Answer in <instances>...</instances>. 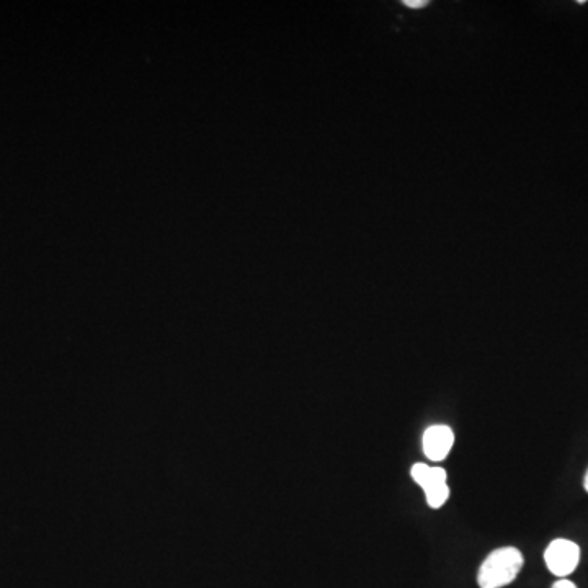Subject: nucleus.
<instances>
[{
	"mask_svg": "<svg viewBox=\"0 0 588 588\" xmlns=\"http://www.w3.org/2000/svg\"><path fill=\"white\" fill-rule=\"evenodd\" d=\"M544 562L551 574L559 579H567L579 567V544L571 539H554L544 551Z\"/></svg>",
	"mask_w": 588,
	"mask_h": 588,
	"instance_id": "nucleus-3",
	"label": "nucleus"
},
{
	"mask_svg": "<svg viewBox=\"0 0 588 588\" xmlns=\"http://www.w3.org/2000/svg\"><path fill=\"white\" fill-rule=\"evenodd\" d=\"M553 588H577V585L569 579H559L556 584L553 585Z\"/></svg>",
	"mask_w": 588,
	"mask_h": 588,
	"instance_id": "nucleus-6",
	"label": "nucleus"
},
{
	"mask_svg": "<svg viewBox=\"0 0 588 588\" xmlns=\"http://www.w3.org/2000/svg\"><path fill=\"white\" fill-rule=\"evenodd\" d=\"M525 557L513 546L495 549L484 559L477 572L479 588H504L517 579L523 569Z\"/></svg>",
	"mask_w": 588,
	"mask_h": 588,
	"instance_id": "nucleus-1",
	"label": "nucleus"
},
{
	"mask_svg": "<svg viewBox=\"0 0 588 588\" xmlns=\"http://www.w3.org/2000/svg\"><path fill=\"white\" fill-rule=\"evenodd\" d=\"M404 4H406V7H410V9H422L428 2L427 0H406Z\"/></svg>",
	"mask_w": 588,
	"mask_h": 588,
	"instance_id": "nucleus-5",
	"label": "nucleus"
},
{
	"mask_svg": "<svg viewBox=\"0 0 588 588\" xmlns=\"http://www.w3.org/2000/svg\"><path fill=\"white\" fill-rule=\"evenodd\" d=\"M455 445V433L448 425H432L424 433V453L433 463L445 461Z\"/></svg>",
	"mask_w": 588,
	"mask_h": 588,
	"instance_id": "nucleus-4",
	"label": "nucleus"
},
{
	"mask_svg": "<svg viewBox=\"0 0 588 588\" xmlns=\"http://www.w3.org/2000/svg\"><path fill=\"white\" fill-rule=\"evenodd\" d=\"M410 476L417 486L425 492L428 507L433 510L443 507L450 499V487H448V473L438 466H428L425 463H415L410 469Z\"/></svg>",
	"mask_w": 588,
	"mask_h": 588,
	"instance_id": "nucleus-2",
	"label": "nucleus"
},
{
	"mask_svg": "<svg viewBox=\"0 0 588 588\" xmlns=\"http://www.w3.org/2000/svg\"><path fill=\"white\" fill-rule=\"evenodd\" d=\"M584 489H585V492H587V494H588V469H587V474H585V477H584Z\"/></svg>",
	"mask_w": 588,
	"mask_h": 588,
	"instance_id": "nucleus-7",
	"label": "nucleus"
}]
</instances>
